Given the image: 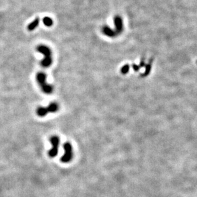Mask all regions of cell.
Segmentation results:
<instances>
[{"label": "cell", "mask_w": 197, "mask_h": 197, "mask_svg": "<svg viewBox=\"0 0 197 197\" xmlns=\"http://www.w3.org/2000/svg\"><path fill=\"white\" fill-rule=\"evenodd\" d=\"M37 51L42 53L43 55V59L41 61V65L43 68H48L51 67L52 62V52L47 46L40 45L37 47Z\"/></svg>", "instance_id": "6da1fadb"}, {"label": "cell", "mask_w": 197, "mask_h": 197, "mask_svg": "<svg viewBox=\"0 0 197 197\" xmlns=\"http://www.w3.org/2000/svg\"><path fill=\"white\" fill-rule=\"evenodd\" d=\"M46 74L43 72H39L36 75V80L42 91L45 94H51L53 91L52 86L48 84L46 82Z\"/></svg>", "instance_id": "7a4b0ae2"}, {"label": "cell", "mask_w": 197, "mask_h": 197, "mask_svg": "<svg viewBox=\"0 0 197 197\" xmlns=\"http://www.w3.org/2000/svg\"><path fill=\"white\" fill-rule=\"evenodd\" d=\"M64 154L61 158V161L65 163L70 162L73 158V148L70 142H66L63 146Z\"/></svg>", "instance_id": "3957f363"}, {"label": "cell", "mask_w": 197, "mask_h": 197, "mask_svg": "<svg viewBox=\"0 0 197 197\" xmlns=\"http://www.w3.org/2000/svg\"><path fill=\"white\" fill-rule=\"evenodd\" d=\"M52 148L49 150L48 152V154L49 157L51 158H54L58 154V149H59V146L60 143V139H59L58 136H52L51 139Z\"/></svg>", "instance_id": "277c9868"}, {"label": "cell", "mask_w": 197, "mask_h": 197, "mask_svg": "<svg viewBox=\"0 0 197 197\" xmlns=\"http://www.w3.org/2000/svg\"><path fill=\"white\" fill-rule=\"evenodd\" d=\"M114 24L116 31L115 32L117 33H119L122 29H123V21H122L121 18L119 16H117L114 18Z\"/></svg>", "instance_id": "5b68a950"}, {"label": "cell", "mask_w": 197, "mask_h": 197, "mask_svg": "<svg viewBox=\"0 0 197 197\" xmlns=\"http://www.w3.org/2000/svg\"><path fill=\"white\" fill-rule=\"evenodd\" d=\"M49 113H55L59 110V105L56 102H52L47 106Z\"/></svg>", "instance_id": "8992f818"}, {"label": "cell", "mask_w": 197, "mask_h": 197, "mask_svg": "<svg viewBox=\"0 0 197 197\" xmlns=\"http://www.w3.org/2000/svg\"><path fill=\"white\" fill-rule=\"evenodd\" d=\"M49 113L48 109L45 107H39L36 110V114L40 117H44Z\"/></svg>", "instance_id": "52a82bcc"}, {"label": "cell", "mask_w": 197, "mask_h": 197, "mask_svg": "<svg viewBox=\"0 0 197 197\" xmlns=\"http://www.w3.org/2000/svg\"><path fill=\"white\" fill-rule=\"evenodd\" d=\"M103 32L108 36L110 37H113L115 36V35H117V33L115 31L112 30L111 28H109L107 26H104L103 27Z\"/></svg>", "instance_id": "ba28073f"}, {"label": "cell", "mask_w": 197, "mask_h": 197, "mask_svg": "<svg viewBox=\"0 0 197 197\" xmlns=\"http://www.w3.org/2000/svg\"><path fill=\"white\" fill-rule=\"evenodd\" d=\"M40 23V19L39 18H36L35 20H34L33 22H31V23L28 25L27 26V30L29 31H33L34 30H35L36 28L37 27V26H38Z\"/></svg>", "instance_id": "9c48e42d"}, {"label": "cell", "mask_w": 197, "mask_h": 197, "mask_svg": "<svg viewBox=\"0 0 197 197\" xmlns=\"http://www.w3.org/2000/svg\"><path fill=\"white\" fill-rule=\"evenodd\" d=\"M43 23L46 26L50 27L52 26L53 21L52 20L51 18H50L49 17H45L43 19Z\"/></svg>", "instance_id": "30bf717a"}, {"label": "cell", "mask_w": 197, "mask_h": 197, "mask_svg": "<svg viewBox=\"0 0 197 197\" xmlns=\"http://www.w3.org/2000/svg\"><path fill=\"white\" fill-rule=\"evenodd\" d=\"M151 61H150L148 64H147V65L146 66V71L144 73H143L142 75H141V76L142 77H146L148 76V75L149 74L150 71H151Z\"/></svg>", "instance_id": "8fae6325"}, {"label": "cell", "mask_w": 197, "mask_h": 197, "mask_svg": "<svg viewBox=\"0 0 197 197\" xmlns=\"http://www.w3.org/2000/svg\"><path fill=\"white\" fill-rule=\"evenodd\" d=\"M130 70V66L129 65H124L123 67L121 68V73L123 75H126V73H128V71H129Z\"/></svg>", "instance_id": "7c38bea8"}, {"label": "cell", "mask_w": 197, "mask_h": 197, "mask_svg": "<svg viewBox=\"0 0 197 197\" xmlns=\"http://www.w3.org/2000/svg\"><path fill=\"white\" fill-rule=\"evenodd\" d=\"M132 67L133 68V70H135V71H138L140 69V67H139V66L138 65H136L135 64H133L132 65Z\"/></svg>", "instance_id": "4fadbf2b"}, {"label": "cell", "mask_w": 197, "mask_h": 197, "mask_svg": "<svg viewBox=\"0 0 197 197\" xmlns=\"http://www.w3.org/2000/svg\"><path fill=\"white\" fill-rule=\"evenodd\" d=\"M145 67V62H144V59H143L142 60H141V61H140L139 67L141 68V67Z\"/></svg>", "instance_id": "5bb4252c"}, {"label": "cell", "mask_w": 197, "mask_h": 197, "mask_svg": "<svg viewBox=\"0 0 197 197\" xmlns=\"http://www.w3.org/2000/svg\"><path fill=\"white\" fill-rule=\"evenodd\" d=\"M196 64H197V61H196Z\"/></svg>", "instance_id": "9a60e30c"}]
</instances>
